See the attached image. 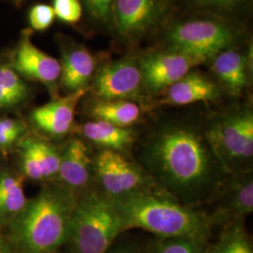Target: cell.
I'll return each instance as SVG.
<instances>
[{"instance_id":"9c48e42d","label":"cell","mask_w":253,"mask_h":253,"mask_svg":"<svg viewBox=\"0 0 253 253\" xmlns=\"http://www.w3.org/2000/svg\"><path fill=\"white\" fill-rule=\"evenodd\" d=\"M168 0H116L113 17L118 35L136 41L152 30L163 19Z\"/></svg>"},{"instance_id":"d4e9b609","label":"cell","mask_w":253,"mask_h":253,"mask_svg":"<svg viewBox=\"0 0 253 253\" xmlns=\"http://www.w3.org/2000/svg\"><path fill=\"white\" fill-rule=\"evenodd\" d=\"M25 132L24 124L9 118H0V149L8 150Z\"/></svg>"},{"instance_id":"277c9868","label":"cell","mask_w":253,"mask_h":253,"mask_svg":"<svg viewBox=\"0 0 253 253\" xmlns=\"http://www.w3.org/2000/svg\"><path fill=\"white\" fill-rule=\"evenodd\" d=\"M123 232L114 203L100 191H92L75 205L68 241L73 253H106Z\"/></svg>"},{"instance_id":"30bf717a","label":"cell","mask_w":253,"mask_h":253,"mask_svg":"<svg viewBox=\"0 0 253 253\" xmlns=\"http://www.w3.org/2000/svg\"><path fill=\"white\" fill-rule=\"evenodd\" d=\"M208 213L215 225L231 220H245L253 211V179L252 171L228 175L222 189L211 204Z\"/></svg>"},{"instance_id":"83f0119b","label":"cell","mask_w":253,"mask_h":253,"mask_svg":"<svg viewBox=\"0 0 253 253\" xmlns=\"http://www.w3.org/2000/svg\"><path fill=\"white\" fill-rule=\"evenodd\" d=\"M91 16L95 20L109 24L113 18V7L116 0H83Z\"/></svg>"},{"instance_id":"5b68a950","label":"cell","mask_w":253,"mask_h":253,"mask_svg":"<svg viewBox=\"0 0 253 253\" xmlns=\"http://www.w3.org/2000/svg\"><path fill=\"white\" fill-rule=\"evenodd\" d=\"M205 131L209 145L228 174L252 171L253 117L251 112L219 118Z\"/></svg>"},{"instance_id":"3957f363","label":"cell","mask_w":253,"mask_h":253,"mask_svg":"<svg viewBox=\"0 0 253 253\" xmlns=\"http://www.w3.org/2000/svg\"><path fill=\"white\" fill-rule=\"evenodd\" d=\"M77 200L69 189L47 188L15 216L12 233L27 253H52L68 241Z\"/></svg>"},{"instance_id":"9a60e30c","label":"cell","mask_w":253,"mask_h":253,"mask_svg":"<svg viewBox=\"0 0 253 253\" xmlns=\"http://www.w3.org/2000/svg\"><path fill=\"white\" fill-rule=\"evenodd\" d=\"M92 169L87 146L78 138L71 139L60 153L58 178L69 190L80 189L88 183Z\"/></svg>"},{"instance_id":"6da1fadb","label":"cell","mask_w":253,"mask_h":253,"mask_svg":"<svg viewBox=\"0 0 253 253\" xmlns=\"http://www.w3.org/2000/svg\"><path fill=\"white\" fill-rule=\"evenodd\" d=\"M140 159L158 192L190 208L211 204L229 175L206 131L190 124L157 128L142 145Z\"/></svg>"},{"instance_id":"52a82bcc","label":"cell","mask_w":253,"mask_h":253,"mask_svg":"<svg viewBox=\"0 0 253 253\" xmlns=\"http://www.w3.org/2000/svg\"><path fill=\"white\" fill-rule=\"evenodd\" d=\"M237 39L235 29L226 22L213 18L183 21L170 29L167 42L172 49L214 57L233 45Z\"/></svg>"},{"instance_id":"7c38bea8","label":"cell","mask_w":253,"mask_h":253,"mask_svg":"<svg viewBox=\"0 0 253 253\" xmlns=\"http://www.w3.org/2000/svg\"><path fill=\"white\" fill-rule=\"evenodd\" d=\"M10 66L19 75L47 85H52L61 74L60 62L37 48L29 33H24L21 38Z\"/></svg>"},{"instance_id":"7402d4cb","label":"cell","mask_w":253,"mask_h":253,"mask_svg":"<svg viewBox=\"0 0 253 253\" xmlns=\"http://www.w3.org/2000/svg\"><path fill=\"white\" fill-rule=\"evenodd\" d=\"M30 89L10 65L0 66V111L18 107L28 99Z\"/></svg>"},{"instance_id":"8992f818","label":"cell","mask_w":253,"mask_h":253,"mask_svg":"<svg viewBox=\"0 0 253 253\" xmlns=\"http://www.w3.org/2000/svg\"><path fill=\"white\" fill-rule=\"evenodd\" d=\"M93 170L100 193L113 203L156 190L145 170L117 151L102 149L93 162Z\"/></svg>"},{"instance_id":"4316f807","label":"cell","mask_w":253,"mask_h":253,"mask_svg":"<svg viewBox=\"0 0 253 253\" xmlns=\"http://www.w3.org/2000/svg\"><path fill=\"white\" fill-rule=\"evenodd\" d=\"M29 24L37 31H44L52 26L55 18L54 8L46 4H37L29 11Z\"/></svg>"},{"instance_id":"603a6c76","label":"cell","mask_w":253,"mask_h":253,"mask_svg":"<svg viewBox=\"0 0 253 253\" xmlns=\"http://www.w3.org/2000/svg\"><path fill=\"white\" fill-rule=\"evenodd\" d=\"M24 178L10 173L0 175V216H16L27 205Z\"/></svg>"},{"instance_id":"7a4b0ae2","label":"cell","mask_w":253,"mask_h":253,"mask_svg":"<svg viewBox=\"0 0 253 253\" xmlns=\"http://www.w3.org/2000/svg\"><path fill=\"white\" fill-rule=\"evenodd\" d=\"M114 205L124 232L142 229L156 237H190L208 241L215 226L208 212L183 206L156 190Z\"/></svg>"},{"instance_id":"4dcf8cb0","label":"cell","mask_w":253,"mask_h":253,"mask_svg":"<svg viewBox=\"0 0 253 253\" xmlns=\"http://www.w3.org/2000/svg\"><path fill=\"white\" fill-rule=\"evenodd\" d=\"M0 253H10L8 250V247L4 244V242L1 239H0Z\"/></svg>"},{"instance_id":"ac0fdd59","label":"cell","mask_w":253,"mask_h":253,"mask_svg":"<svg viewBox=\"0 0 253 253\" xmlns=\"http://www.w3.org/2000/svg\"><path fill=\"white\" fill-rule=\"evenodd\" d=\"M82 133L90 142L100 145L103 149L122 154L131 147L135 141L134 132L130 128L116 126L97 119L82 126Z\"/></svg>"},{"instance_id":"44dd1931","label":"cell","mask_w":253,"mask_h":253,"mask_svg":"<svg viewBox=\"0 0 253 253\" xmlns=\"http://www.w3.org/2000/svg\"><path fill=\"white\" fill-rule=\"evenodd\" d=\"M140 107L129 100H100L91 107L94 119L121 127L132 126L140 118Z\"/></svg>"},{"instance_id":"4fadbf2b","label":"cell","mask_w":253,"mask_h":253,"mask_svg":"<svg viewBox=\"0 0 253 253\" xmlns=\"http://www.w3.org/2000/svg\"><path fill=\"white\" fill-rule=\"evenodd\" d=\"M87 88L74 91L35 109L31 114L33 123L41 130L54 137L67 134L73 126L75 109Z\"/></svg>"},{"instance_id":"d6986e66","label":"cell","mask_w":253,"mask_h":253,"mask_svg":"<svg viewBox=\"0 0 253 253\" xmlns=\"http://www.w3.org/2000/svg\"><path fill=\"white\" fill-rule=\"evenodd\" d=\"M214 57V71L224 86L234 95L241 93L248 82V65L244 54L226 50Z\"/></svg>"},{"instance_id":"2e32d148","label":"cell","mask_w":253,"mask_h":253,"mask_svg":"<svg viewBox=\"0 0 253 253\" xmlns=\"http://www.w3.org/2000/svg\"><path fill=\"white\" fill-rule=\"evenodd\" d=\"M166 89L168 90L161 100L165 105H188L214 100L218 94L213 82L201 73L190 72Z\"/></svg>"},{"instance_id":"5bb4252c","label":"cell","mask_w":253,"mask_h":253,"mask_svg":"<svg viewBox=\"0 0 253 253\" xmlns=\"http://www.w3.org/2000/svg\"><path fill=\"white\" fill-rule=\"evenodd\" d=\"M60 153L45 141L29 137L21 144V165L25 175L32 180L57 176Z\"/></svg>"},{"instance_id":"1f68e13d","label":"cell","mask_w":253,"mask_h":253,"mask_svg":"<svg viewBox=\"0 0 253 253\" xmlns=\"http://www.w3.org/2000/svg\"><path fill=\"white\" fill-rule=\"evenodd\" d=\"M13 1H14V2H17V3H19V2H21L22 0H13Z\"/></svg>"},{"instance_id":"f1b7e54d","label":"cell","mask_w":253,"mask_h":253,"mask_svg":"<svg viewBox=\"0 0 253 253\" xmlns=\"http://www.w3.org/2000/svg\"><path fill=\"white\" fill-rule=\"evenodd\" d=\"M121 235L115 240L106 253H147V247L145 249L137 241L121 237Z\"/></svg>"},{"instance_id":"8fae6325","label":"cell","mask_w":253,"mask_h":253,"mask_svg":"<svg viewBox=\"0 0 253 253\" xmlns=\"http://www.w3.org/2000/svg\"><path fill=\"white\" fill-rule=\"evenodd\" d=\"M142 84L140 63L124 58L103 65L94 78L93 89L100 100H132L138 97Z\"/></svg>"},{"instance_id":"e0dca14e","label":"cell","mask_w":253,"mask_h":253,"mask_svg":"<svg viewBox=\"0 0 253 253\" xmlns=\"http://www.w3.org/2000/svg\"><path fill=\"white\" fill-rule=\"evenodd\" d=\"M60 78L66 89L71 92L87 88L95 71V60L87 49L75 46L63 54Z\"/></svg>"},{"instance_id":"484cf974","label":"cell","mask_w":253,"mask_h":253,"mask_svg":"<svg viewBox=\"0 0 253 253\" xmlns=\"http://www.w3.org/2000/svg\"><path fill=\"white\" fill-rule=\"evenodd\" d=\"M55 17L68 24H75L81 19L82 9L80 0H54Z\"/></svg>"},{"instance_id":"cb8c5ba5","label":"cell","mask_w":253,"mask_h":253,"mask_svg":"<svg viewBox=\"0 0 253 253\" xmlns=\"http://www.w3.org/2000/svg\"><path fill=\"white\" fill-rule=\"evenodd\" d=\"M208 241L190 237H156L147 253H205Z\"/></svg>"},{"instance_id":"ba28073f","label":"cell","mask_w":253,"mask_h":253,"mask_svg":"<svg viewBox=\"0 0 253 253\" xmlns=\"http://www.w3.org/2000/svg\"><path fill=\"white\" fill-rule=\"evenodd\" d=\"M206 56L169 48L144 55L140 61L143 84L150 91L165 90L191 69L208 60Z\"/></svg>"},{"instance_id":"ffe728a7","label":"cell","mask_w":253,"mask_h":253,"mask_svg":"<svg viewBox=\"0 0 253 253\" xmlns=\"http://www.w3.org/2000/svg\"><path fill=\"white\" fill-rule=\"evenodd\" d=\"M205 253H253V240L244 220H231L222 224L217 240L208 243Z\"/></svg>"},{"instance_id":"f546056e","label":"cell","mask_w":253,"mask_h":253,"mask_svg":"<svg viewBox=\"0 0 253 253\" xmlns=\"http://www.w3.org/2000/svg\"><path fill=\"white\" fill-rule=\"evenodd\" d=\"M204 4H209V5H218V6H228L233 5L235 3H238L242 0H198Z\"/></svg>"}]
</instances>
